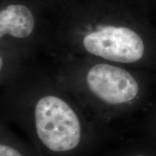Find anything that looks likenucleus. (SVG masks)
<instances>
[{"mask_svg":"<svg viewBox=\"0 0 156 156\" xmlns=\"http://www.w3.org/2000/svg\"><path fill=\"white\" fill-rule=\"evenodd\" d=\"M52 45L58 51L121 65L143 60L147 46L122 0H80L55 12Z\"/></svg>","mask_w":156,"mask_h":156,"instance_id":"obj_2","label":"nucleus"},{"mask_svg":"<svg viewBox=\"0 0 156 156\" xmlns=\"http://www.w3.org/2000/svg\"><path fill=\"white\" fill-rule=\"evenodd\" d=\"M46 58L56 81L107 128L140 93L137 79L124 65L58 51Z\"/></svg>","mask_w":156,"mask_h":156,"instance_id":"obj_3","label":"nucleus"},{"mask_svg":"<svg viewBox=\"0 0 156 156\" xmlns=\"http://www.w3.org/2000/svg\"><path fill=\"white\" fill-rule=\"evenodd\" d=\"M111 156H114V154H112V155ZM134 156H145V155H134Z\"/></svg>","mask_w":156,"mask_h":156,"instance_id":"obj_6","label":"nucleus"},{"mask_svg":"<svg viewBox=\"0 0 156 156\" xmlns=\"http://www.w3.org/2000/svg\"><path fill=\"white\" fill-rule=\"evenodd\" d=\"M1 87L2 120L20 126L40 156H84L110 134L38 60Z\"/></svg>","mask_w":156,"mask_h":156,"instance_id":"obj_1","label":"nucleus"},{"mask_svg":"<svg viewBox=\"0 0 156 156\" xmlns=\"http://www.w3.org/2000/svg\"><path fill=\"white\" fill-rule=\"evenodd\" d=\"M0 156H40L34 145L20 140L1 120L0 126Z\"/></svg>","mask_w":156,"mask_h":156,"instance_id":"obj_5","label":"nucleus"},{"mask_svg":"<svg viewBox=\"0 0 156 156\" xmlns=\"http://www.w3.org/2000/svg\"><path fill=\"white\" fill-rule=\"evenodd\" d=\"M51 12L34 0H0V51L25 61L38 59L52 45Z\"/></svg>","mask_w":156,"mask_h":156,"instance_id":"obj_4","label":"nucleus"}]
</instances>
